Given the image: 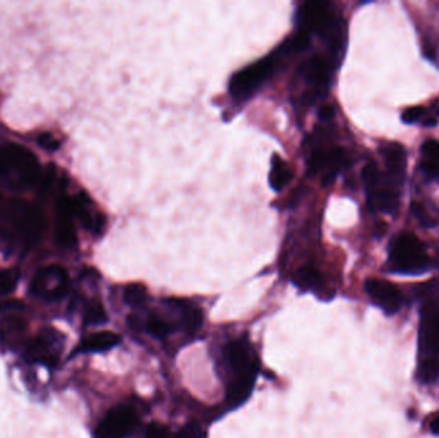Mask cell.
Here are the masks:
<instances>
[{"instance_id": "836d02e7", "label": "cell", "mask_w": 439, "mask_h": 438, "mask_svg": "<svg viewBox=\"0 0 439 438\" xmlns=\"http://www.w3.org/2000/svg\"><path fill=\"white\" fill-rule=\"evenodd\" d=\"M430 430H431L433 435L439 436V417L431 420V423H430Z\"/></svg>"}, {"instance_id": "30bf717a", "label": "cell", "mask_w": 439, "mask_h": 438, "mask_svg": "<svg viewBox=\"0 0 439 438\" xmlns=\"http://www.w3.org/2000/svg\"><path fill=\"white\" fill-rule=\"evenodd\" d=\"M137 422V415L129 406L113 408L94 430V438H128L135 429Z\"/></svg>"}, {"instance_id": "7a4b0ae2", "label": "cell", "mask_w": 439, "mask_h": 438, "mask_svg": "<svg viewBox=\"0 0 439 438\" xmlns=\"http://www.w3.org/2000/svg\"><path fill=\"white\" fill-rule=\"evenodd\" d=\"M0 240L7 243L20 240L26 247L39 240L44 229V220L39 209L17 199L0 202Z\"/></svg>"}, {"instance_id": "ffe728a7", "label": "cell", "mask_w": 439, "mask_h": 438, "mask_svg": "<svg viewBox=\"0 0 439 438\" xmlns=\"http://www.w3.org/2000/svg\"><path fill=\"white\" fill-rule=\"evenodd\" d=\"M25 332V323L17 316L0 319V346L14 349Z\"/></svg>"}, {"instance_id": "52a82bcc", "label": "cell", "mask_w": 439, "mask_h": 438, "mask_svg": "<svg viewBox=\"0 0 439 438\" xmlns=\"http://www.w3.org/2000/svg\"><path fill=\"white\" fill-rule=\"evenodd\" d=\"M275 70V58L266 57L234 73L230 79V94L235 100H248Z\"/></svg>"}, {"instance_id": "6da1fadb", "label": "cell", "mask_w": 439, "mask_h": 438, "mask_svg": "<svg viewBox=\"0 0 439 438\" xmlns=\"http://www.w3.org/2000/svg\"><path fill=\"white\" fill-rule=\"evenodd\" d=\"M226 367V400L230 406H239L250 397L259 373V361L250 345L235 339L224 347Z\"/></svg>"}, {"instance_id": "ba28073f", "label": "cell", "mask_w": 439, "mask_h": 438, "mask_svg": "<svg viewBox=\"0 0 439 438\" xmlns=\"http://www.w3.org/2000/svg\"><path fill=\"white\" fill-rule=\"evenodd\" d=\"M69 290L67 271L58 265H51L41 269L30 284V293L45 301H58L66 296Z\"/></svg>"}, {"instance_id": "9c48e42d", "label": "cell", "mask_w": 439, "mask_h": 438, "mask_svg": "<svg viewBox=\"0 0 439 438\" xmlns=\"http://www.w3.org/2000/svg\"><path fill=\"white\" fill-rule=\"evenodd\" d=\"M62 349L60 332L53 328H45L26 346L25 355L31 362L54 368L58 364Z\"/></svg>"}, {"instance_id": "4fadbf2b", "label": "cell", "mask_w": 439, "mask_h": 438, "mask_svg": "<svg viewBox=\"0 0 439 438\" xmlns=\"http://www.w3.org/2000/svg\"><path fill=\"white\" fill-rule=\"evenodd\" d=\"M379 152L387 168L385 176L390 178L394 184L401 185L405 178L406 163H407L406 150L399 143H390V144L381 146Z\"/></svg>"}, {"instance_id": "ac0fdd59", "label": "cell", "mask_w": 439, "mask_h": 438, "mask_svg": "<svg viewBox=\"0 0 439 438\" xmlns=\"http://www.w3.org/2000/svg\"><path fill=\"white\" fill-rule=\"evenodd\" d=\"M344 150L335 148L331 150H318L315 152L309 161V172L316 174L322 170L340 171V166L344 163Z\"/></svg>"}, {"instance_id": "f1b7e54d", "label": "cell", "mask_w": 439, "mask_h": 438, "mask_svg": "<svg viewBox=\"0 0 439 438\" xmlns=\"http://www.w3.org/2000/svg\"><path fill=\"white\" fill-rule=\"evenodd\" d=\"M411 211H412V214L415 215V218L418 219V221L423 227H425V228L436 227L437 221L430 216L429 212L419 202H412L411 203Z\"/></svg>"}, {"instance_id": "e575fe53", "label": "cell", "mask_w": 439, "mask_h": 438, "mask_svg": "<svg viewBox=\"0 0 439 438\" xmlns=\"http://www.w3.org/2000/svg\"><path fill=\"white\" fill-rule=\"evenodd\" d=\"M423 125H424V126H427V128H429V126H436V125H437V119L430 117V119H424V121H423Z\"/></svg>"}, {"instance_id": "5bb4252c", "label": "cell", "mask_w": 439, "mask_h": 438, "mask_svg": "<svg viewBox=\"0 0 439 438\" xmlns=\"http://www.w3.org/2000/svg\"><path fill=\"white\" fill-rule=\"evenodd\" d=\"M166 305L175 310L179 316L180 328L188 333H194L202 327L203 314L200 309L185 299H166Z\"/></svg>"}, {"instance_id": "d590c367", "label": "cell", "mask_w": 439, "mask_h": 438, "mask_svg": "<svg viewBox=\"0 0 439 438\" xmlns=\"http://www.w3.org/2000/svg\"><path fill=\"white\" fill-rule=\"evenodd\" d=\"M0 200H1V198H0Z\"/></svg>"}, {"instance_id": "7402d4cb", "label": "cell", "mask_w": 439, "mask_h": 438, "mask_svg": "<svg viewBox=\"0 0 439 438\" xmlns=\"http://www.w3.org/2000/svg\"><path fill=\"white\" fill-rule=\"evenodd\" d=\"M293 283L303 290H312L321 286V274L313 266H303L294 273Z\"/></svg>"}, {"instance_id": "d6986e66", "label": "cell", "mask_w": 439, "mask_h": 438, "mask_svg": "<svg viewBox=\"0 0 439 438\" xmlns=\"http://www.w3.org/2000/svg\"><path fill=\"white\" fill-rule=\"evenodd\" d=\"M420 169L430 179L439 180V141L436 139L425 140L421 146Z\"/></svg>"}, {"instance_id": "4dcf8cb0", "label": "cell", "mask_w": 439, "mask_h": 438, "mask_svg": "<svg viewBox=\"0 0 439 438\" xmlns=\"http://www.w3.org/2000/svg\"><path fill=\"white\" fill-rule=\"evenodd\" d=\"M424 113H425L424 107L416 106V107H411V108H407V110L405 111V112L402 113V117H401V119H402V121H403L405 124L411 125V124L418 122V121L424 116Z\"/></svg>"}, {"instance_id": "5b68a950", "label": "cell", "mask_w": 439, "mask_h": 438, "mask_svg": "<svg viewBox=\"0 0 439 438\" xmlns=\"http://www.w3.org/2000/svg\"><path fill=\"white\" fill-rule=\"evenodd\" d=\"M390 270L394 274L420 275L431 269L425 246L412 233L397 234L390 242Z\"/></svg>"}, {"instance_id": "f546056e", "label": "cell", "mask_w": 439, "mask_h": 438, "mask_svg": "<svg viewBox=\"0 0 439 438\" xmlns=\"http://www.w3.org/2000/svg\"><path fill=\"white\" fill-rule=\"evenodd\" d=\"M206 433L203 428L200 427V423L197 422H190L185 424L182 428L176 432L174 438H204Z\"/></svg>"}, {"instance_id": "8fae6325", "label": "cell", "mask_w": 439, "mask_h": 438, "mask_svg": "<svg viewBox=\"0 0 439 438\" xmlns=\"http://www.w3.org/2000/svg\"><path fill=\"white\" fill-rule=\"evenodd\" d=\"M366 293L375 305L387 315H394L402 306V295L390 281L381 279H368L365 283Z\"/></svg>"}, {"instance_id": "cb8c5ba5", "label": "cell", "mask_w": 439, "mask_h": 438, "mask_svg": "<svg viewBox=\"0 0 439 438\" xmlns=\"http://www.w3.org/2000/svg\"><path fill=\"white\" fill-rule=\"evenodd\" d=\"M309 34L307 31L300 29L297 34H294L290 39L287 40L281 47H280V53L283 51V54H296L300 53L306 48H309Z\"/></svg>"}, {"instance_id": "277c9868", "label": "cell", "mask_w": 439, "mask_h": 438, "mask_svg": "<svg viewBox=\"0 0 439 438\" xmlns=\"http://www.w3.org/2000/svg\"><path fill=\"white\" fill-rule=\"evenodd\" d=\"M298 21L302 30L313 32L327 40L330 50L335 57H340L343 50V29L340 25L331 4L328 1H306L298 10Z\"/></svg>"}, {"instance_id": "484cf974", "label": "cell", "mask_w": 439, "mask_h": 438, "mask_svg": "<svg viewBox=\"0 0 439 438\" xmlns=\"http://www.w3.org/2000/svg\"><path fill=\"white\" fill-rule=\"evenodd\" d=\"M145 299H147V289L141 284L132 283L126 286V288L123 290V301L126 302V305H129L134 309L143 306Z\"/></svg>"}, {"instance_id": "3957f363", "label": "cell", "mask_w": 439, "mask_h": 438, "mask_svg": "<svg viewBox=\"0 0 439 438\" xmlns=\"http://www.w3.org/2000/svg\"><path fill=\"white\" fill-rule=\"evenodd\" d=\"M40 179V165L34 153L17 144L0 147V185L25 190Z\"/></svg>"}, {"instance_id": "44dd1931", "label": "cell", "mask_w": 439, "mask_h": 438, "mask_svg": "<svg viewBox=\"0 0 439 438\" xmlns=\"http://www.w3.org/2000/svg\"><path fill=\"white\" fill-rule=\"evenodd\" d=\"M292 170L289 169L288 163L284 159L279 157L278 154H274L271 159V171H270L269 184L270 187L275 192H280L288 185L292 180Z\"/></svg>"}, {"instance_id": "8992f818", "label": "cell", "mask_w": 439, "mask_h": 438, "mask_svg": "<svg viewBox=\"0 0 439 438\" xmlns=\"http://www.w3.org/2000/svg\"><path fill=\"white\" fill-rule=\"evenodd\" d=\"M362 180L365 184L370 211L392 214L397 209L399 203V185L387 178L385 174H381L374 162L368 163L362 170Z\"/></svg>"}, {"instance_id": "d4e9b609", "label": "cell", "mask_w": 439, "mask_h": 438, "mask_svg": "<svg viewBox=\"0 0 439 438\" xmlns=\"http://www.w3.org/2000/svg\"><path fill=\"white\" fill-rule=\"evenodd\" d=\"M418 378L423 383H431L439 378V358H423L418 368Z\"/></svg>"}, {"instance_id": "7c38bea8", "label": "cell", "mask_w": 439, "mask_h": 438, "mask_svg": "<svg viewBox=\"0 0 439 438\" xmlns=\"http://www.w3.org/2000/svg\"><path fill=\"white\" fill-rule=\"evenodd\" d=\"M419 351L423 358H437L439 354V314L433 310L421 312Z\"/></svg>"}, {"instance_id": "d6a6232c", "label": "cell", "mask_w": 439, "mask_h": 438, "mask_svg": "<svg viewBox=\"0 0 439 438\" xmlns=\"http://www.w3.org/2000/svg\"><path fill=\"white\" fill-rule=\"evenodd\" d=\"M334 113H335V111L331 106H322L319 111V117L324 121H328V119L334 117Z\"/></svg>"}, {"instance_id": "9a60e30c", "label": "cell", "mask_w": 439, "mask_h": 438, "mask_svg": "<svg viewBox=\"0 0 439 438\" xmlns=\"http://www.w3.org/2000/svg\"><path fill=\"white\" fill-rule=\"evenodd\" d=\"M72 216H73L72 202L69 199H62L60 203L58 222L56 227V239H57V243L64 249L73 247L78 243L76 233L72 224Z\"/></svg>"}, {"instance_id": "603a6c76", "label": "cell", "mask_w": 439, "mask_h": 438, "mask_svg": "<svg viewBox=\"0 0 439 438\" xmlns=\"http://www.w3.org/2000/svg\"><path fill=\"white\" fill-rule=\"evenodd\" d=\"M84 325L86 327H98V325H103L104 323L108 321V316H107V312L103 308V305L95 301V302H91L84 311Z\"/></svg>"}, {"instance_id": "2e32d148", "label": "cell", "mask_w": 439, "mask_h": 438, "mask_svg": "<svg viewBox=\"0 0 439 438\" xmlns=\"http://www.w3.org/2000/svg\"><path fill=\"white\" fill-rule=\"evenodd\" d=\"M120 334L115 332H98L89 337L82 339L79 347L75 349L73 354H94V352H106L115 349L121 343Z\"/></svg>"}, {"instance_id": "1f68e13d", "label": "cell", "mask_w": 439, "mask_h": 438, "mask_svg": "<svg viewBox=\"0 0 439 438\" xmlns=\"http://www.w3.org/2000/svg\"><path fill=\"white\" fill-rule=\"evenodd\" d=\"M38 143L44 150H56L60 148V141L56 139L51 134H48V132L41 134L40 137L38 138Z\"/></svg>"}, {"instance_id": "83f0119b", "label": "cell", "mask_w": 439, "mask_h": 438, "mask_svg": "<svg viewBox=\"0 0 439 438\" xmlns=\"http://www.w3.org/2000/svg\"><path fill=\"white\" fill-rule=\"evenodd\" d=\"M145 328L148 330L150 336H153L154 338H165L166 336H169L174 328L171 327L170 323L157 318V316H152L148 319Z\"/></svg>"}, {"instance_id": "e0dca14e", "label": "cell", "mask_w": 439, "mask_h": 438, "mask_svg": "<svg viewBox=\"0 0 439 438\" xmlns=\"http://www.w3.org/2000/svg\"><path fill=\"white\" fill-rule=\"evenodd\" d=\"M298 73L306 80L312 87L322 88L327 87L329 82V67L327 62L319 56L311 57L305 60L298 69Z\"/></svg>"}, {"instance_id": "4316f807", "label": "cell", "mask_w": 439, "mask_h": 438, "mask_svg": "<svg viewBox=\"0 0 439 438\" xmlns=\"http://www.w3.org/2000/svg\"><path fill=\"white\" fill-rule=\"evenodd\" d=\"M21 271L17 268H10L0 271V293L10 295L20 281Z\"/></svg>"}]
</instances>
